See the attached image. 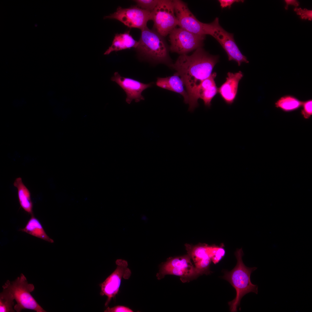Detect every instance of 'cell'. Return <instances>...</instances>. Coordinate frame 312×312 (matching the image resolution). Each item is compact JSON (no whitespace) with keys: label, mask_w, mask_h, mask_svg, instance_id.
<instances>
[{"label":"cell","mask_w":312,"mask_h":312,"mask_svg":"<svg viewBox=\"0 0 312 312\" xmlns=\"http://www.w3.org/2000/svg\"><path fill=\"white\" fill-rule=\"evenodd\" d=\"M218 57L213 55L202 47L195 50L191 55H180L170 67L183 81L189 99V110L193 111L198 105V90L201 82L212 74L218 62Z\"/></svg>","instance_id":"cell-1"},{"label":"cell","mask_w":312,"mask_h":312,"mask_svg":"<svg viewBox=\"0 0 312 312\" xmlns=\"http://www.w3.org/2000/svg\"><path fill=\"white\" fill-rule=\"evenodd\" d=\"M243 252L242 248L237 249L235 253L237 263L235 267L230 271H225L222 278L228 281L235 289L236 295L235 298L229 302L228 304L231 312L237 311L242 298L250 292L258 294V286L253 284L250 280L251 273L257 268H249L244 264L242 260Z\"/></svg>","instance_id":"cell-2"},{"label":"cell","mask_w":312,"mask_h":312,"mask_svg":"<svg viewBox=\"0 0 312 312\" xmlns=\"http://www.w3.org/2000/svg\"><path fill=\"white\" fill-rule=\"evenodd\" d=\"M141 30V37L136 48L140 54L152 62L163 64L170 67L173 63L169 55V47L164 37L147 27Z\"/></svg>","instance_id":"cell-3"},{"label":"cell","mask_w":312,"mask_h":312,"mask_svg":"<svg viewBox=\"0 0 312 312\" xmlns=\"http://www.w3.org/2000/svg\"><path fill=\"white\" fill-rule=\"evenodd\" d=\"M2 287L5 288L16 302L15 311L20 312L23 309L33 310L36 312H46L38 303L31 294L35 289L34 285L29 283L25 276L21 273L14 281L8 280Z\"/></svg>","instance_id":"cell-4"},{"label":"cell","mask_w":312,"mask_h":312,"mask_svg":"<svg viewBox=\"0 0 312 312\" xmlns=\"http://www.w3.org/2000/svg\"><path fill=\"white\" fill-rule=\"evenodd\" d=\"M151 15L153 29L164 37L169 34L178 25L173 0H160Z\"/></svg>","instance_id":"cell-5"},{"label":"cell","mask_w":312,"mask_h":312,"mask_svg":"<svg viewBox=\"0 0 312 312\" xmlns=\"http://www.w3.org/2000/svg\"><path fill=\"white\" fill-rule=\"evenodd\" d=\"M191 259L187 255L168 260L160 265L159 272L156 275L157 279L160 280L167 274L179 276L183 282L196 278L200 274Z\"/></svg>","instance_id":"cell-6"},{"label":"cell","mask_w":312,"mask_h":312,"mask_svg":"<svg viewBox=\"0 0 312 312\" xmlns=\"http://www.w3.org/2000/svg\"><path fill=\"white\" fill-rule=\"evenodd\" d=\"M169 38L170 51L180 55L202 47L205 36L196 34L179 27L173 30Z\"/></svg>","instance_id":"cell-7"},{"label":"cell","mask_w":312,"mask_h":312,"mask_svg":"<svg viewBox=\"0 0 312 312\" xmlns=\"http://www.w3.org/2000/svg\"><path fill=\"white\" fill-rule=\"evenodd\" d=\"M175 14L178 25L194 34L206 36L209 34L211 24L199 21L191 12L187 4L182 1L173 0Z\"/></svg>","instance_id":"cell-8"},{"label":"cell","mask_w":312,"mask_h":312,"mask_svg":"<svg viewBox=\"0 0 312 312\" xmlns=\"http://www.w3.org/2000/svg\"><path fill=\"white\" fill-rule=\"evenodd\" d=\"M211 24L209 35L222 46L227 55L228 60L235 61L239 66L242 62L248 63L246 57L242 54L236 44L233 34L227 32L220 26L218 18H216Z\"/></svg>","instance_id":"cell-9"},{"label":"cell","mask_w":312,"mask_h":312,"mask_svg":"<svg viewBox=\"0 0 312 312\" xmlns=\"http://www.w3.org/2000/svg\"><path fill=\"white\" fill-rule=\"evenodd\" d=\"M117 267L115 270L102 283L99 284L101 288L100 294L106 296L107 299L105 304L108 305L112 298L118 294L122 278L128 279L131 273L127 267V262L124 260L118 259L116 261Z\"/></svg>","instance_id":"cell-10"},{"label":"cell","mask_w":312,"mask_h":312,"mask_svg":"<svg viewBox=\"0 0 312 312\" xmlns=\"http://www.w3.org/2000/svg\"><path fill=\"white\" fill-rule=\"evenodd\" d=\"M151 13L138 6L128 8L119 6L115 12L105 16L104 18L116 19L129 27L141 30L147 27V22L151 20Z\"/></svg>","instance_id":"cell-11"},{"label":"cell","mask_w":312,"mask_h":312,"mask_svg":"<svg viewBox=\"0 0 312 312\" xmlns=\"http://www.w3.org/2000/svg\"><path fill=\"white\" fill-rule=\"evenodd\" d=\"M111 80L116 83L125 92L126 94V101L128 104L133 100L136 102L144 100L142 92L151 87L153 83H144L130 78L122 77L118 72L114 73Z\"/></svg>","instance_id":"cell-12"},{"label":"cell","mask_w":312,"mask_h":312,"mask_svg":"<svg viewBox=\"0 0 312 312\" xmlns=\"http://www.w3.org/2000/svg\"><path fill=\"white\" fill-rule=\"evenodd\" d=\"M188 255L193 261L196 269L200 272H205L209 270L211 261L210 255V246L200 244L186 246Z\"/></svg>","instance_id":"cell-13"},{"label":"cell","mask_w":312,"mask_h":312,"mask_svg":"<svg viewBox=\"0 0 312 312\" xmlns=\"http://www.w3.org/2000/svg\"><path fill=\"white\" fill-rule=\"evenodd\" d=\"M243 76L242 72L228 73L226 81L218 88V92L225 103L231 105L237 94L239 83Z\"/></svg>","instance_id":"cell-14"},{"label":"cell","mask_w":312,"mask_h":312,"mask_svg":"<svg viewBox=\"0 0 312 312\" xmlns=\"http://www.w3.org/2000/svg\"><path fill=\"white\" fill-rule=\"evenodd\" d=\"M156 84L162 88L180 94L183 97L184 102L188 104V96L184 84L181 77L176 74L166 77H157Z\"/></svg>","instance_id":"cell-15"},{"label":"cell","mask_w":312,"mask_h":312,"mask_svg":"<svg viewBox=\"0 0 312 312\" xmlns=\"http://www.w3.org/2000/svg\"><path fill=\"white\" fill-rule=\"evenodd\" d=\"M216 75V72L212 73L201 82L198 89L199 98L203 100L205 106L208 107L211 106L212 99L218 92V88L215 81Z\"/></svg>","instance_id":"cell-16"},{"label":"cell","mask_w":312,"mask_h":312,"mask_svg":"<svg viewBox=\"0 0 312 312\" xmlns=\"http://www.w3.org/2000/svg\"><path fill=\"white\" fill-rule=\"evenodd\" d=\"M138 42L135 40L129 31L124 33L117 34L115 35L111 45L105 52L104 54H109L112 52L127 49H136Z\"/></svg>","instance_id":"cell-17"},{"label":"cell","mask_w":312,"mask_h":312,"mask_svg":"<svg viewBox=\"0 0 312 312\" xmlns=\"http://www.w3.org/2000/svg\"><path fill=\"white\" fill-rule=\"evenodd\" d=\"M13 185L17 190L18 198L21 206L31 216L33 215V203L31 200L30 193L23 183L21 178L20 177L16 178Z\"/></svg>","instance_id":"cell-18"},{"label":"cell","mask_w":312,"mask_h":312,"mask_svg":"<svg viewBox=\"0 0 312 312\" xmlns=\"http://www.w3.org/2000/svg\"><path fill=\"white\" fill-rule=\"evenodd\" d=\"M19 231L25 232L51 243L54 242L46 233L41 223L34 215L31 216L25 227Z\"/></svg>","instance_id":"cell-19"},{"label":"cell","mask_w":312,"mask_h":312,"mask_svg":"<svg viewBox=\"0 0 312 312\" xmlns=\"http://www.w3.org/2000/svg\"><path fill=\"white\" fill-rule=\"evenodd\" d=\"M303 102L295 98L287 96L281 97L275 103L276 106L285 111H290L296 109L302 105Z\"/></svg>","instance_id":"cell-20"},{"label":"cell","mask_w":312,"mask_h":312,"mask_svg":"<svg viewBox=\"0 0 312 312\" xmlns=\"http://www.w3.org/2000/svg\"><path fill=\"white\" fill-rule=\"evenodd\" d=\"M3 290L0 294V312H14V300L7 289L2 287Z\"/></svg>","instance_id":"cell-21"},{"label":"cell","mask_w":312,"mask_h":312,"mask_svg":"<svg viewBox=\"0 0 312 312\" xmlns=\"http://www.w3.org/2000/svg\"><path fill=\"white\" fill-rule=\"evenodd\" d=\"M210 255L211 261L215 264L219 262L224 257L225 251L222 246H210Z\"/></svg>","instance_id":"cell-22"},{"label":"cell","mask_w":312,"mask_h":312,"mask_svg":"<svg viewBox=\"0 0 312 312\" xmlns=\"http://www.w3.org/2000/svg\"><path fill=\"white\" fill-rule=\"evenodd\" d=\"M160 0H136L134 1L138 6L152 12L159 3Z\"/></svg>","instance_id":"cell-23"},{"label":"cell","mask_w":312,"mask_h":312,"mask_svg":"<svg viewBox=\"0 0 312 312\" xmlns=\"http://www.w3.org/2000/svg\"><path fill=\"white\" fill-rule=\"evenodd\" d=\"M303 109L302 114L305 118H309L312 114V101L310 100L303 102Z\"/></svg>","instance_id":"cell-24"},{"label":"cell","mask_w":312,"mask_h":312,"mask_svg":"<svg viewBox=\"0 0 312 312\" xmlns=\"http://www.w3.org/2000/svg\"><path fill=\"white\" fill-rule=\"evenodd\" d=\"M294 11L296 14L300 16L303 19H308L309 20L312 19V11L306 9H302L301 8H295Z\"/></svg>","instance_id":"cell-25"},{"label":"cell","mask_w":312,"mask_h":312,"mask_svg":"<svg viewBox=\"0 0 312 312\" xmlns=\"http://www.w3.org/2000/svg\"><path fill=\"white\" fill-rule=\"evenodd\" d=\"M105 312H133V311L129 307L122 305H117L112 307H108L105 310Z\"/></svg>","instance_id":"cell-26"},{"label":"cell","mask_w":312,"mask_h":312,"mask_svg":"<svg viewBox=\"0 0 312 312\" xmlns=\"http://www.w3.org/2000/svg\"><path fill=\"white\" fill-rule=\"evenodd\" d=\"M222 8L226 7L230 8L231 5L235 3L243 2L244 0H219L218 1Z\"/></svg>","instance_id":"cell-27"},{"label":"cell","mask_w":312,"mask_h":312,"mask_svg":"<svg viewBox=\"0 0 312 312\" xmlns=\"http://www.w3.org/2000/svg\"><path fill=\"white\" fill-rule=\"evenodd\" d=\"M285 2L287 4V6L289 5H291L297 6L299 5V3L296 0H286Z\"/></svg>","instance_id":"cell-28"}]
</instances>
